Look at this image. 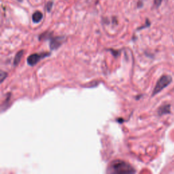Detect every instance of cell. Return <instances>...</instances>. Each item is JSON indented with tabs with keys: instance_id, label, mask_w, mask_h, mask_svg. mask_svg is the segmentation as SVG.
Here are the masks:
<instances>
[{
	"instance_id": "cell-1",
	"label": "cell",
	"mask_w": 174,
	"mask_h": 174,
	"mask_svg": "<svg viewBox=\"0 0 174 174\" xmlns=\"http://www.w3.org/2000/svg\"><path fill=\"white\" fill-rule=\"evenodd\" d=\"M108 172L111 173H132L135 171L131 165L120 160H116L111 163L108 169Z\"/></svg>"
},
{
	"instance_id": "cell-2",
	"label": "cell",
	"mask_w": 174,
	"mask_h": 174,
	"mask_svg": "<svg viewBox=\"0 0 174 174\" xmlns=\"http://www.w3.org/2000/svg\"><path fill=\"white\" fill-rule=\"evenodd\" d=\"M171 82H172V78L170 75H164L163 76H161L155 85V87L152 92V96H155L158 93H159L161 90H163L165 88L170 85Z\"/></svg>"
},
{
	"instance_id": "cell-3",
	"label": "cell",
	"mask_w": 174,
	"mask_h": 174,
	"mask_svg": "<svg viewBox=\"0 0 174 174\" xmlns=\"http://www.w3.org/2000/svg\"><path fill=\"white\" fill-rule=\"evenodd\" d=\"M49 55H50L49 53H35L31 55L27 58V63L29 65H31V66H33V65H35L36 63H37L43 58L49 56Z\"/></svg>"
},
{
	"instance_id": "cell-4",
	"label": "cell",
	"mask_w": 174,
	"mask_h": 174,
	"mask_svg": "<svg viewBox=\"0 0 174 174\" xmlns=\"http://www.w3.org/2000/svg\"><path fill=\"white\" fill-rule=\"evenodd\" d=\"M65 37H55L50 40V47L52 50H56L64 42Z\"/></svg>"
},
{
	"instance_id": "cell-5",
	"label": "cell",
	"mask_w": 174,
	"mask_h": 174,
	"mask_svg": "<svg viewBox=\"0 0 174 174\" xmlns=\"http://www.w3.org/2000/svg\"><path fill=\"white\" fill-rule=\"evenodd\" d=\"M171 113V105L170 104H165L161 106L158 110V114L159 116L170 114Z\"/></svg>"
},
{
	"instance_id": "cell-6",
	"label": "cell",
	"mask_w": 174,
	"mask_h": 174,
	"mask_svg": "<svg viewBox=\"0 0 174 174\" xmlns=\"http://www.w3.org/2000/svg\"><path fill=\"white\" fill-rule=\"evenodd\" d=\"M43 18V14L40 11H36L32 15V21L35 23H37L41 21V20Z\"/></svg>"
},
{
	"instance_id": "cell-7",
	"label": "cell",
	"mask_w": 174,
	"mask_h": 174,
	"mask_svg": "<svg viewBox=\"0 0 174 174\" xmlns=\"http://www.w3.org/2000/svg\"><path fill=\"white\" fill-rule=\"evenodd\" d=\"M24 53V51L23 50H20L19 52H18L16 55V56L14 57V65L16 66V65H18L20 61H21V59L22 57V55H23Z\"/></svg>"
},
{
	"instance_id": "cell-8",
	"label": "cell",
	"mask_w": 174,
	"mask_h": 174,
	"mask_svg": "<svg viewBox=\"0 0 174 174\" xmlns=\"http://www.w3.org/2000/svg\"><path fill=\"white\" fill-rule=\"evenodd\" d=\"M7 75V74L6 72H4L3 71L1 72V74H0V78H1V82H2L4 81V78H6Z\"/></svg>"
},
{
	"instance_id": "cell-9",
	"label": "cell",
	"mask_w": 174,
	"mask_h": 174,
	"mask_svg": "<svg viewBox=\"0 0 174 174\" xmlns=\"http://www.w3.org/2000/svg\"><path fill=\"white\" fill-rule=\"evenodd\" d=\"M52 7V1H49V3L47 4V6H46L47 11H48V12H50V10H51Z\"/></svg>"
},
{
	"instance_id": "cell-10",
	"label": "cell",
	"mask_w": 174,
	"mask_h": 174,
	"mask_svg": "<svg viewBox=\"0 0 174 174\" xmlns=\"http://www.w3.org/2000/svg\"><path fill=\"white\" fill-rule=\"evenodd\" d=\"M162 1L163 0H154V3L156 7H159L162 3Z\"/></svg>"
},
{
	"instance_id": "cell-11",
	"label": "cell",
	"mask_w": 174,
	"mask_h": 174,
	"mask_svg": "<svg viewBox=\"0 0 174 174\" xmlns=\"http://www.w3.org/2000/svg\"><path fill=\"white\" fill-rule=\"evenodd\" d=\"M17 1H19V2H22V0H17Z\"/></svg>"
}]
</instances>
